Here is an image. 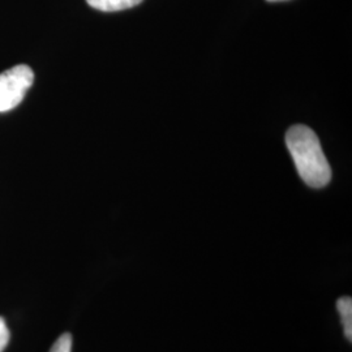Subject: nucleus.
I'll return each instance as SVG.
<instances>
[{"mask_svg": "<svg viewBox=\"0 0 352 352\" xmlns=\"http://www.w3.org/2000/svg\"><path fill=\"white\" fill-rule=\"evenodd\" d=\"M33 82L34 74L25 64L16 65L3 72L0 75V113H7L17 107Z\"/></svg>", "mask_w": 352, "mask_h": 352, "instance_id": "nucleus-2", "label": "nucleus"}, {"mask_svg": "<svg viewBox=\"0 0 352 352\" xmlns=\"http://www.w3.org/2000/svg\"><path fill=\"white\" fill-rule=\"evenodd\" d=\"M286 144L302 182L312 188H322L331 180V168L315 132L305 126H291Z\"/></svg>", "mask_w": 352, "mask_h": 352, "instance_id": "nucleus-1", "label": "nucleus"}, {"mask_svg": "<svg viewBox=\"0 0 352 352\" xmlns=\"http://www.w3.org/2000/svg\"><path fill=\"white\" fill-rule=\"evenodd\" d=\"M337 309L342 318V325L344 330V337L352 340V299L350 296H343L337 300Z\"/></svg>", "mask_w": 352, "mask_h": 352, "instance_id": "nucleus-4", "label": "nucleus"}, {"mask_svg": "<svg viewBox=\"0 0 352 352\" xmlns=\"http://www.w3.org/2000/svg\"><path fill=\"white\" fill-rule=\"evenodd\" d=\"M10 342V330L6 325V321L3 318H0V352L7 347Z\"/></svg>", "mask_w": 352, "mask_h": 352, "instance_id": "nucleus-6", "label": "nucleus"}, {"mask_svg": "<svg viewBox=\"0 0 352 352\" xmlns=\"http://www.w3.org/2000/svg\"><path fill=\"white\" fill-rule=\"evenodd\" d=\"M267 1H272V3H277V1H286V0H267Z\"/></svg>", "mask_w": 352, "mask_h": 352, "instance_id": "nucleus-7", "label": "nucleus"}, {"mask_svg": "<svg viewBox=\"0 0 352 352\" xmlns=\"http://www.w3.org/2000/svg\"><path fill=\"white\" fill-rule=\"evenodd\" d=\"M50 352H72V336L68 333L60 336L51 347Z\"/></svg>", "mask_w": 352, "mask_h": 352, "instance_id": "nucleus-5", "label": "nucleus"}, {"mask_svg": "<svg viewBox=\"0 0 352 352\" xmlns=\"http://www.w3.org/2000/svg\"><path fill=\"white\" fill-rule=\"evenodd\" d=\"M142 0H87L89 6L102 12H118L139 6Z\"/></svg>", "mask_w": 352, "mask_h": 352, "instance_id": "nucleus-3", "label": "nucleus"}]
</instances>
